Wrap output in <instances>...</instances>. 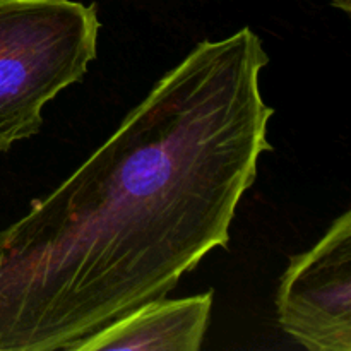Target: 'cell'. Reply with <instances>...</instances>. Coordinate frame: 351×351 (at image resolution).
<instances>
[{
  "label": "cell",
  "mask_w": 351,
  "mask_h": 351,
  "mask_svg": "<svg viewBox=\"0 0 351 351\" xmlns=\"http://www.w3.org/2000/svg\"><path fill=\"white\" fill-rule=\"evenodd\" d=\"M267 62L250 27L195 45L67 180L0 230V351H72L228 247L273 149Z\"/></svg>",
  "instance_id": "6da1fadb"
},
{
  "label": "cell",
  "mask_w": 351,
  "mask_h": 351,
  "mask_svg": "<svg viewBox=\"0 0 351 351\" xmlns=\"http://www.w3.org/2000/svg\"><path fill=\"white\" fill-rule=\"evenodd\" d=\"M96 5L0 0V153L40 132L43 108L96 58Z\"/></svg>",
  "instance_id": "7a4b0ae2"
},
{
  "label": "cell",
  "mask_w": 351,
  "mask_h": 351,
  "mask_svg": "<svg viewBox=\"0 0 351 351\" xmlns=\"http://www.w3.org/2000/svg\"><path fill=\"white\" fill-rule=\"evenodd\" d=\"M278 321L312 351H351V213L293 256L276 295Z\"/></svg>",
  "instance_id": "3957f363"
},
{
  "label": "cell",
  "mask_w": 351,
  "mask_h": 351,
  "mask_svg": "<svg viewBox=\"0 0 351 351\" xmlns=\"http://www.w3.org/2000/svg\"><path fill=\"white\" fill-rule=\"evenodd\" d=\"M211 308V291L177 300L156 298L99 329L72 351H197Z\"/></svg>",
  "instance_id": "277c9868"
}]
</instances>
